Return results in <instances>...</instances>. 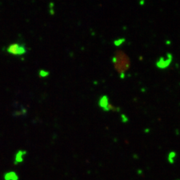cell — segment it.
Wrapping results in <instances>:
<instances>
[{"label":"cell","mask_w":180,"mask_h":180,"mask_svg":"<svg viewBox=\"0 0 180 180\" xmlns=\"http://www.w3.org/2000/svg\"><path fill=\"white\" fill-rule=\"evenodd\" d=\"M25 154H26V151H19L18 152V154L15 155V158L14 163L15 164V165L23 161V157H24V155H25Z\"/></svg>","instance_id":"3"},{"label":"cell","mask_w":180,"mask_h":180,"mask_svg":"<svg viewBox=\"0 0 180 180\" xmlns=\"http://www.w3.org/2000/svg\"><path fill=\"white\" fill-rule=\"evenodd\" d=\"M7 51L11 54L22 55L26 52V49L23 46L18 43H13L8 47Z\"/></svg>","instance_id":"1"},{"label":"cell","mask_w":180,"mask_h":180,"mask_svg":"<svg viewBox=\"0 0 180 180\" xmlns=\"http://www.w3.org/2000/svg\"><path fill=\"white\" fill-rule=\"evenodd\" d=\"M4 180H18L19 177L14 171L7 172L3 175Z\"/></svg>","instance_id":"2"}]
</instances>
